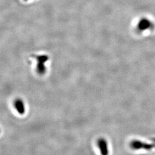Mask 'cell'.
Returning <instances> with one entry per match:
<instances>
[{
    "instance_id": "1",
    "label": "cell",
    "mask_w": 155,
    "mask_h": 155,
    "mask_svg": "<svg viewBox=\"0 0 155 155\" xmlns=\"http://www.w3.org/2000/svg\"><path fill=\"white\" fill-rule=\"evenodd\" d=\"M130 147L133 150H140V149H144V150H150L153 147V145L151 144L144 143L139 140H133L130 144Z\"/></svg>"
},
{
    "instance_id": "2",
    "label": "cell",
    "mask_w": 155,
    "mask_h": 155,
    "mask_svg": "<svg viewBox=\"0 0 155 155\" xmlns=\"http://www.w3.org/2000/svg\"><path fill=\"white\" fill-rule=\"evenodd\" d=\"M97 145L101 155H109V148L107 141L104 138H100L97 141Z\"/></svg>"
},
{
    "instance_id": "3",
    "label": "cell",
    "mask_w": 155,
    "mask_h": 155,
    "mask_svg": "<svg viewBox=\"0 0 155 155\" xmlns=\"http://www.w3.org/2000/svg\"><path fill=\"white\" fill-rule=\"evenodd\" d=\"M14 106L17 111L20 114H24L25 113V106L24 102L21 99H17L15 101Z\"/></svg>"
},
{
    "instance_id": "4",
    "label": "cell",
    "mask_w": 155,
    "mask_h": 155,
    "mask_svg": "<svg viewBox=\"0 0 155 155\" xmlns=\"http://www.w3.org/2000/svg\"><path fill=\"white\" fill-rule=\"evenodd\" d=\"M151 26H152V23L148 19H143L139 22V29L141 31H144L148 28H150L151 27Z\"/></svg>"
},
{
    "instance_id": "5",
    "label": "cell",
    "mask_w": 155,
    "mask_h": 155,
    "mask_svg": "<svg viewBox=\"0 0 155 155\" xmlns=\"http://www.w3.org/2000/svg\"><path fill=\"white\" fill-rule=\"evenodd\" d=\"M0 133H1V130H0Z\"/></svg>"
}]
</instances>
